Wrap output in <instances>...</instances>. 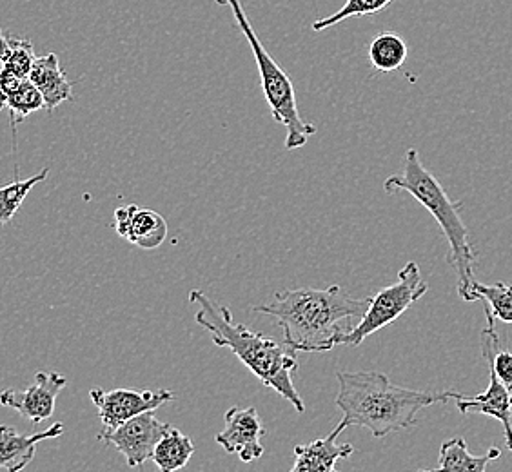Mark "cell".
Here are the masks:
<instances>
[{"instance_id":"1","label":"cell","mask_w":512,"mask_h":472,"mask_svg":"<svg viewBox=\"0 0 512 472\" xmlns=\"http://www.w3.org/2000/svg\"><path fill=\"white\" fill-rule=\"evenodd\" d=\"M336 380L340 389L335 404L342 411V420L331 433L336 438L349 427L369 429L375 438L400 433L416 425V418L425 407L445 404L460 396L454 391L425 393L405 389L375 371H336Z\"/></svg>"},{"instance_id":"2","label":"cell","mask_w":512,"mask_h":472,"mask_svg":"<svg viewBox=\"0 0 512 472\" xmlns=\"http://www.w3.org/2000/svg\"><path fill=\"white\" fill-rule=\"evenodd\" d=\"M367 298H355L340 286L325 289L300 287L280 291L269 304L253 307L258 315L275 318L284 331L287 347L295 353H327L335 347L336 333L351 318H362Z\"/></svg>"},{"instance_id":"3","label":"cell","mask_w":512,"mask_h":472,"mask_svg":"<svg viewBox=\"0 0 512 472\" xmlns=\"http://www.w3.org/2000/svg\"><path fill=\"white\" fill-rule=\"evenodd\" d=\"M189 302L197 305L195 322L206 329L217 347H226L235 354L262 384L286 398L296 413L306 411L304 400L293 384V371L298 362L291 347L276 342L275 338L255 333L247 325L237 324L229 307L217 304L200 289L189 293Z\"/></svg>"},{"instance_id":"4","label":"cell","mask_w":512,"mask_h":472,"mask_svg":"<svg viewBox=\"0 0 512 472\" xmlns=\"http://www.w3.org/2000/svg\"><path fill=\"white\" fill-rule=\"evenodd\" d=\"M384 191L389 195L405 191L433 215L449 244L447 262L458 276V295L465 302L478 300L474 295V266L478 262V255L469 242V231L463 224V204L449 198L438 178L425 168L416 149H407L404 168L400 173L385 178Z\"/></svg>"},{"instance_id":"5","label":"cell","mask_w":512,"mask_h":472,"mask_svg":"<svg viewBox=\"0 0 512 472\" xmlns=\"http://www.w3.org/2000/svg\"><path fill=\"white\" fill-rule=\"evenodd\" d=\"M215 2L218 6H224V8L231 10L238 28L251 46L256 66H258V73H260V82H262V91H264L267 106L271 109L276 122L287 129V151L304 148L309 137L316 135V126L307 124L306 120L300 117L298 104H296L295 86L289 79V75L276 64V60L264 48L262 40L258 39V35H256L251 22L247 19L246 10H244L240 0H215Z\"/></svg>"},{"instance_id":"6","label":"cell","mask_w":512,"mask_h":472,"mask_svg":"<svg viewBox=\"0 0 512 472\" xmlns=\"http://www.w3.org/2000/svg\"><path fill=\"white\" fill-rule=\"evenodd\" d=\"M427 291L429 284L422 278L420 266L416 262L405 264L394 284L380 289L375 296H369L367 311L358 324L336 333L335 345L358 347L364 344L367 336L375 335L376 331L396 322Z\"/></svg>"},{"instance_id":"7","label":"cell","mask_w":512,"mask_h":472,"mask_svg":"<svg viewBox=\"0 0 512 472\" xmlns=\"http://www.w3.org/2000/svg\"><path fill=\"white\" fill-rule=\"evenodd\" d=\"M89 398L99 409L100 422H102L100 434H106L115 431L119 425L135 418L138 414L155 411L158 407L168 404L175 398V393L168 389H157V391L91 389Z\"/></svg>"},{"instance_id":"8","label":"cell","mask_w":512,"mask_h":472,"mask_svg":"<svg viewBox=\"0 0 512 472\" xmlns=\"http://www.w3.org/2000/svg\"><path fill=\"white\" fill-rule=\"evenodd\" d=\"M166 429L168 423L160 422L155 411H146L122 423L111 433L99 434V440L117 447L129 467L137 469L151 460L153 449Z\"/></svg>"},{"instance_id":"9","label":"cell","mask_w":512,"mask_h":472,"mask_svg":"<svg viewBox=\"0 0 512 472\" xmlns=\"http://www.w3.org/2000/svg\"><path fill=\"white\" fill-rule=\"evenodd\" d=\"M224 429L215 436L218 445L229 454H237L244 463H251L262 458L266 436V427L255 407H231L224 414Z\"/></svg>"},{"instance_id":"10","label":"cell","mask_w":512,"mask_h":472,"mask_svg":"<svg viewBox=\"0 0 512 472\" xmlns=\"http://www.w3.org/2000/svg\"><path fill=\"white\" fill-rule=\"evenodd\" d=\"M66 385H68L66 376L55 371L53 373L39 371L35 376V384L30 385L26 391H15V389L2 391L0 405L17 411L28 422H44L55 413L57 396Z\"/></svg>"},{"instance_id":"11","label":"cell","mask_w":512,"mask_h":472,"mask_svg":"<svg viewBox=\"0 0 512 472\" xmlns=\"http://www.w3.org/2000/svg\"><path fill=\"white\" fill-rule=\"evenodd\" d=\"M115 231L126 242L144 251H153L168 238L169 226L166 218L148 207H119L115 211Z\"/></svg>"},{"instance_id":"12","label":"cell","mask_w":512,"mask_h":472,"mask_svg":"<svg viewBox=\"0 0 512 472\" xmlns=\"http://www.w3.org/2000/svg\"><path fill=\"white\" fill-rule=\"evenodd\" d=\"M456 407L463 414H485L500 420L505 433V445L512 453V393L498 380L493 369H489V387L478 396L460 394L456 398Z\"/></svg>"},{"instance_id":"13","label":"cell","mask_w":512,"mask_h":472,"mask_svg":"<svg viewBox=\"0 0 512 472\" xmlns=\"http://www.w3.org/2000/svg\"><path fill=\"white\" fill-rule=\"evenodd\" d=\"M64 434L62 423H53L50 429L35 434H19L8 425H0V469L19 472L26 469L37 453V445L44 440Z\"/></svg>"},{"instance_id":"14","label":"cell","mask_w":512,"mask_h":472,"mask_svg":"<svg viewBox=\"0 0 512 472\" xmlns=\"http://www.w3.org/2000/svg\"><path fill=\"white\" fill-rule=\"evenodd\" d=\"M28 79L37 86L44 97V108L53 113L62 102L73 99V86L69 82L55 53L39 57L31 66Z\"/></svg>"},{"instance_id":"15","label":"cell","mask_w":512,"mask_h":472,"mask_svg":"<svg viewBox=\"0 0 512 472\" xmlns=\"http://www.w3.org/2000/svg\"><path fill=\"white\" fill-rule=\"evenodd\" d=\"M355 453L351 443H336V436L329 434L325 438L296 445L293 472H335L336 463Z\"/></svg>"},{"instance_id":"16","label":"cell","mask_w":512,"mask_h":472,"mask_svg":"<svg viewBox=\"0 0 512 472\" xmlns=\"http://www.w3.org/2000/svg\"><path fill=\"white\" fill-rule=\"evenodd\" d=\"M193 453H195V445L191 442V438L180 433L177 427L168 425V429L164 431L162 438L153 449L151 460L160 471L175 472L188 465Z\"/></svg>"},{"instance_id":"17","label":"cell","mask_w":512,"mask_h":472,"mask_svg":"<svg viewBox=\"0 0 512 472\" xmlns=\"http://www.w3.org/2000/svg\"><path fill=\"white\" fill-rule=\"evenodd\" d=\"M500 449H489L483 456H473L467 451V443L463 438L447 440L440 449L436 471L485 472L487 465L500 458Z\"/></svg>"},{"instance_id":"18","label":"cell","mask_w":512,"mask_h":472,"mask_svg":"<svg viewBox=\"0 0 512 472\" xmlns=\"http://www.w3.org/2000/svg\"><path fill=\"white\" fill-rule=\"evenodd\" d=\"M485 318L487 327L482 331V354L487 360L489 369H493L498 380L512 393V353L505 351L500 344V336L494 329V316L489 307L485 305Z\"/></svg>"},{"instance_id":"19","label":"cell","mask_w":512,"mask_h":472,"mask_svg":"<svg viewBox=\"0 0 512 472\" xmlns=\"http://www.w3.org/2000/svg\"><path fill=\"white\" fill-rule=\"evenodd\" d=\"M407 59V44L405 40L393 31H385L376 35L369 46V62L373 68L389 73L404 66Z\"/></svg>"},{"instance_id":"20","label":"cell","mask_w":512,"mask_h":472,"mask_svg":"<svg viewBox=\"0 0 512 472\" xmlns=\"http://www.w3.org/2000/svg\"><path fill=\"white\" fill-rule=\"evenodd\" d=\"M42 108H44V97L28 77L22 80L19 86L0 102V111L8 109V113H10L11 129L13 131L24 118L30 117L31 113H35V111Z\"/></svg>"},{"instance_id":"21","label":"cell","mask_w":512,"mask_h":472,"mask_svg":"<svg viewBox=\"0 0 512 472\" xmlns=\"http://www.w3.org/2000/svg\"><path fill=\"white\" fill-rule=\"evenodd\" d=\"M50 175V168H44L39 175L26 180H13L8 186L0 187V226H6L17 215L22 202L28 197L33 187Z\"/></svg>"},{"instance_id":"22","label":"cell","mask_w":512,"mask_h":472,"mask_svg":"<svg viewBox=\"0 0 512 472\" xmlns=\"http://www.w3.org/2000/svg\"><path fill=\"white\" fill-rule=\"evenodd\" d=\"M0 62L4 68H10L15 73H19L20 77H28L31 66L35 62L33 44L28 39L11 37L0 30Z\"/></svg>"},{"instance_id":"23","label":"cell","mask_w":512,"mask_h":472,"mask_svg":"<svg viewBox=\"0 0 512 472\" xmlns=\"http://www.w3.org/2000/svg\"><path fill=\"white\" fill-rule=\"evenodd\" d=\"M474 295L478 300L487 302L491 315L505 324H512V284L498 282L493 286L487 284H474Z\"/></svg>"},{"instance_id":"24","label":"cell","mask_w":512,"mask_h":472,"mask_svg":"<svg viewBox=\"0 0 512 472\" xmlns=\"http://www.w3.org/2000/svg\"><path fill=\"white\" fill-rule=\"evenodd\" d=\"M393 0H347L342 10L336 11L335 15L325 17V19L315 20L313 22V30L324 31L331 26H336L340 22H344L349 17H365V15H373L378 11L384 10Z\"/></svg>"},{"instance_id":"25","label":"cell","mask_w":512,"mask_h":472,"mask_svg":"<svg viewBox=\"0 0 512 472\" xmlns=\"http://www.w3.org/2000/svg\"><path fill=\"white\" fill-rule=\"evenodd\" d=\"M24 79L26 77H20L19 73H15L13 69L2 66V69H0V102L4 100L6 95H10L11 91L17 88Z\"/></svg>"}]
</instances>
